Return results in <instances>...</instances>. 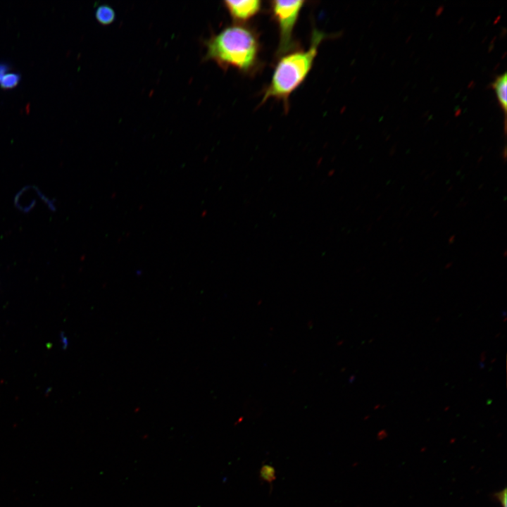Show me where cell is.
<instances>
[{
	"label": "cell",
	"mask_w": 507,
	"mask_h": 507,
	"mask_svg": "<svg viewBox=\"0 0 507 507\" xmlns=\"http://www.w3.org/2000/svg\"><path fill=\"white\" fill-rule=\"evenodd\" d=\"M206 58L225 70L235 68L245 75H254L261 65L259 35L242 24L227 26L206 43Z\"/></svg>",
	"instance_id": "obj_1"
},
{
	"label": "cell",
	"mask_w": 507,
	"mask_h": 507,
	"mask_svg": "<svg viewBox=\"0 0 507 507\" xmlns=\"http://www.w3.org/2000/svg\"><path fill=\"white\" fill-rule=\"evenodd\" d=\"M327 37L326 33L313 28L307 49H296L280 57L270 83L263 90L261 105L269 99L282 101L286 111L291 94L303 84L318 55L319 46Z\"/></svg>",
	"instance_id": "obj_2"
},
{
	"label": "cell",
	"mask_w": 507,
	"mask_h": 507,
	"mask_svg": "<svg viewBox=\"0 0 507 507\" xmlns=\"http://www.w3.org/2000/svg\"><path fill=\"white\" fill-rule=\"evenodd\" d=\"M305 4L306 1L302 0H274L270 2L272 16L279 30V43L276 51L277 57L298 49L293 34Z\"/></svg>",
	"instance_id": "obj_3"
},
{
	"label": "cell",
	"mask_w": 507,
	"mask_h": 507,
	"mask_svg": "<svg viewBox=\"0 0 507 507\" xmlns=\"http://www.w3.org/2000/svg\"><path fill=\"white\" fill-rule=\"evenodd\" d=\"M231 18L238 24L246 23L257 15L262 10V1L260 0L224 1Z\"/></svg>",
	"instance_id": "obj_4"
},
{
	"label": "cell",
	"mask_w": 507,
	"mask_h": 507,
	"mask_svg": "<svg viewBox=\"0 0 507 507\" xmlns=\"http://www.w3.org/2000/svg\"><path fill=\"white\" fill-rule=\"evenodd\" d=\"M491 87L494 90L497 101L503 111L505 118L507 111V74L504 73L498 75L491 83Z\"/></svg>",
	"instance_id": "obj_5"
},
{
	"label": "cell",
	"mask_w": 507,
	"mask_h": 507,
	"mask_svg": "<svg viewBox=\"0 0 507 507\" xmlns=\"http://www.w3.org/2000/svg\"><path fill=\"white\" fill-rule=\"evenodd\" d=\"M96 18L101 24L106 25L115 20V13L111 7L101 5L96 10Z\"/></svg>",
	"instance_id": "obj_6"
},
{
	"label": "cell",
	"mask_w": 507,
	"mask_h": 507,
	"mask_svg": "<svg viewBox=\"0 0 507 507\" xmlns=\"http://www.w3.org/2000/svg\"><path fill=\"white\" fill-rule=\"evenodd\" d=\"M259 472L261 480L270 484H272L273 482L276 479L275 469L270 465H263Z\"/></svg>",
	"instance_id": "obj_7"
},
{
	"label": "cell",
	"mask_w": 507,
	"mask_h": 507,
	"mask_svg": "<svg viewBox=\"0 0 507 507\" xmlns=\"http://www.w3.org/2000/svg\"><path fill=\"white\" fill-rule=\"evenodd\" d=\"M20 80V75L17 73H6L0 79V85L2 88L9 89L15 87Z\"/></svg>",
	"instance_id": "obj_8"
},
{
	"label": "cell",
	"mask_w": 507,
	"mask_h": 507,
	"mask_svg": "<svg viewBox=\"0 0 507 507\" xmlns=\"http://www.w3.org/2000/svg\"><path fill=\"white\" fill-rule=\"evenodd\" d=\"M499 501H500L502 507H506V489H504L496 494L495 496Z\"/></svg>",
	"instance_id": "obj_9"
},
{
	"label": "cell",
	"mask_w": 507,
	"mask_h": 507,
	"mask_svg": "<svg viewBox=\"0 0 507 507\" xmlns=\"http://www.w3.org/2000/svg\"><path fill=\"white\" fill-rule=\"evenodd\" d=\"M6 70V65L0 64V79L5 75Z\"/></svg>",
	"instance_id": "obj_10"
},
{
	"label": "cell",
	"mask_w": 507,
	"mask_h": 507,
	"mask_svg": "<svg viewBox=\"0 0 507 507\" xmlns=\"http://www.w3.org/2000/svg\"><path fill=\"white\" fill-rule=\"evenodd\" d=\"M61 339H62V344H63V347H64V348L67 347V346H68V339H67V337H65L63 334H62Z\"/></svg>",
	"instance_id": "obj_11"
},
{
	"label": "cell",
	"mask_w": 507,
	"mask_h": 507,
	"mask_svg": "<svg viewBox=\"0 0 507 507\" xmlns=\"http://www.w3.org/2000/svg\"><path fill=\"white\" fill-rule=\"evenodd\" d=\"M454 238H455V237H454V236H453H453H451V237L449 238V243H452V242H453V241L454 240Z\"/></svg>",
	"instance_id": "obj_12"
}]
</instances>
